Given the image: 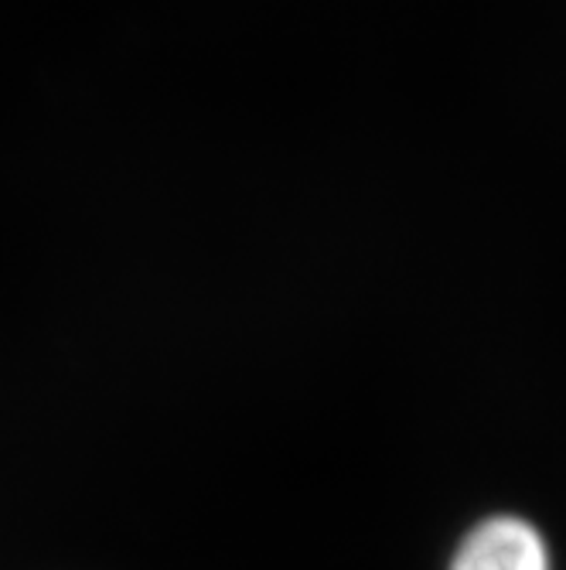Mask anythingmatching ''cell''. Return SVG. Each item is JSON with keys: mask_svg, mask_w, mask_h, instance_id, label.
Masks as SVG:
<instances>
[{"mask_svg": "<svg viewBox=\"0 0 566 570\" xmlns=\"http://www.w3.org/2000/svg\"><path fill=\"white\" fill-rule=\"evenodd\" d=\"M447 570H553V557L529 520L498 512L460 537Z\"/></svg>", "mask_w": 566, "mask_h": 570, "instance_id": "cell-1", "label": "cell"}]
</instances>
